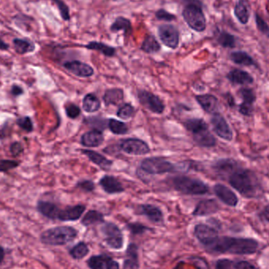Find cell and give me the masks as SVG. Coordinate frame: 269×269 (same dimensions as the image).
I'll use <instances>...</instances> for the list:
<instances>
[{
	"label": "cell",
	"mask_w": 269,
	"mask_h": 269,
	"mask_svg": "<svg viewBox=\"0 0 269 269\" xmlns=\"http://www.w3.org/2000/svg\"><path fill=\"white\" fill-rule=\"evenodd\" d=\"M259 247L258 241L253 238L219 236L205 250L212 254L252 255L257 253Z\"/></svg>",
	"instance_id": "obj_1"
},
{
	"label": "cell",
	"mask_w": 269,
	"mask_h": 269,
	"mask_svg": "<svg viewBox=\"0 0 269 269\" xmlns=\"http://www.w3.org/2000/svg\"><path fill=\"white\" fill-rule=\"evenodd\" d=\"M227 180L231 187L246 198H258L263 193L261 181L251 169L238 166Z\"/></svg>",
	"instance_id": "obj_2"
},
{
	"label": "cell",
	"mask_w": 269,
	"mask_h": 269,
	"mask_svg": "<svg viewBox=\"0 0 269 269\" xmlns=\"http://www.w3.org/2000/svg\"><path fill=\"white\" fill-rule=\"evenodd\" d=\"M79 232L71 226L48 228L40 234V242L52 247H62L72 243L78 236Z\"/></svg>",
	"instance_id": "obj_3"
},
{
	"label": "cell",
	"mask_w": 269,
	"mask_h": 269,
	"mask_svg": "<svg viewBox=\"0 0 269 269\" xmlns=\"http://www.w3.org/2000/svg\"><path fill=\"white\" fill-rule=\"evenodd\" d=\"M182 16L187 25L197 33H202L206 29V15L203 12V4L201 0L185 4L182 11Z\"/></svg>",
	"instance_id": "obj_4"
},
{
	"label": "cell",
	"mask_w": 269,
	"mask_h": 269,
	"mask_svg": "<svg viewBox=\"0 0 269 269\" xmlns=\"http://www.w3.org/2000/svg\"><path fill=\"white\" fill-rule=\"evenodd\" d=\"M173 185L177 191L188 196H204L210 191V187L203 181L186 176L174 177Z\"/></svg>",
	"instance_id": "obj_5"
},
{
	"label": "cell",
	"mask_w": 269,
	"mask_h": 269,
	"mask_svg": "<svg viewBox=\"0 0 269 269\" xmlns=\"http://www.w3.org/2000/svg\"><path fill=\"white\" fill-rule=\"evenodd\" d=\"M100 232L107 247L114 251H120L123 248L125 237L118 225L113 222H104L100 227Z\"/></svg>",
	"instance_id": "obj_6"
},
{
	"label": "cell",
	"mask_w": 269,
	"mask_h": 269,
	"mask_svg": "<svg viewBox=\"0 0 269 269\" xmlns=\"http://www.w3.org/2000/svg\"><path fill=\"white\" fill-rule=\"evenodd\" d=\"M140 169L150 175L164 174L175 170L174 164L161 158H148L143 160L140 164Z\"/></svg>",
	"instance_id": "obj_7"
},
{
	"label": "cell",
	"mask_w": 269,
	"mask_h": 269,
	"mask_svg": "<svg viewBox=\"0 0 269 269\" xmlns=\"http://www.w3.org/2000/svg\"><path fill=\"white\" fill-rule=\"evenodd\" d=\"M210 123L213 126L214 132L218 137L228 142L233 141L234 137L233 129L221 113L219 112L214 113L210 119Z\"/></svg>",
	"instance_id": "obj_8"
},
{
	"label": "cell",
	"mask_w": 269,
	"mask_h": 269,
	"mask_svg": "<svg viewBox=\"0 0 269 269\" xmlns=\"http://www.w3.org/2000/svg\"><path fill=\"white\" fill-rule=\"evenodd\" d=\"M194 235L204 248L209 247L219 237L217 229L206 224H197L194 228Z\"/></svg>",
	"instance_id": "obj_9"
},
{
	"label": "cell",
	"mask_w": 269,
	"mask_h": 269,
	"mask_svg": "<svg viewBox=\"0 0 269 269\" xmlns=\"http://www.w3.org/2000/svg\"><path fill=\"white\" fill-rule=\"evenodd\" d=\"M159 39L164 45L171 49H177L179 43V32L175 25L163 24L158 28Z\"/></svg>",
	"instance_id": "obj_10"
},
{
	"label": "cell",
	"mask_w": 269,
	"mask_h": 269,
	"mask_svg": "<svg viewBox=\"0 0 269 269\" xmlns=\"http://www.w3.org/2000/svg\"><path fill=\"white\" fill-rule=\"evenodd\" d=\"M243 102L238 105V112L245 117H250L253 115L254 107L253 104L257 100V95L253 89L242 88L238 91Z\"/></svg>",
	"instance_id": "obj_11"
},
{
	"label": "cell",
	"mask_w": 269,
	"mask_h": 269,
	"mask_svg": "<svg viewBox=\"0 0 269 269\" xmlns=\"http://www.w3.org/2000/svg\"><path fill=\"white\" fill-rule=\"evenodd\" d=\"M138 99L143 107L152 113L160 114L164 112L165 108L164 103L159 96L153 93L149 92L147 90H139Z\"/></svg>",
	"instance_id": "obj_12"
},
{
	"label": "cell",
	"mask_w": 269,
	"mask_h": 269,
	"mask_svg": "<svg viewBox=\"0 0 269 269\" xmlns=\"http://www.w3.org/2000/svg\"><path fill=\"white\" fill-rule=\"evenodd\" d=\"M120 149L128 154L133 155H145L150 152V147L143 140L129 138L121 140Z\"/></svg>",
	"instance_id": "obj_13"
},
{
	"label": "cell",
	"mask_w": 269,
	"mask_h": 269,
	"mask_svg": "<svg viewBox=\"0 0 269 269\" xmlns=\"http://www.w3.org/2000/svg\"><path fill=\"white\" fill-rule=\"evenodd\" d=\"M239 166L237 161L233 159H219L214 163L212 168L220 179H227L231 173Z\"/></svg>",
	"instance_id": "obj_14"
},
{
	"label": "cell",
	"mask_w": 269,
	"mask_h": 269,
	"mask_svg": "<svg viewBox=\"0 0 269 269\" xmlns=\"http://www.w3.org/2000/svg\"><path fill=\"white\" fill-rule=\"evenodd\" d=\"M214 191L215 196L227 206L230 207H236L238 206V196L233 190L221 183H217L214 187Z\"/></svg>",
	"instance_id": "obj_15"
},
{
	"label": "cell",
	"mask_w": 269,
	"mask_h": 269,
	"mask_svg": "<svg viewBox=\"0 0 269 269\" xmlns=\"http://www.w3.org/2000/svg\"><path fill=\"white\" fill-rule=\"evenodd\" d=\"M138 214L146 216L148 220L154 224H162L164 214L160 208L151 204H143L137 208Z\"/></svg>",
	"instance_id": "obj_16"
},
{
	"label": "cell",
	"mask_w": 269,
	"mask_h": 269,
	"mask_svg": "<svg viewBox=\"0 0 269 269\" xmlns=\"http://www.w3.org/2000/svg\"><path fill=\"white\" fill-rule=\"evenodd\" d=\"M63 66L66 70L79 77H90L94 74V70L91 66L78 60L66 62Z\"/></svg>",
	"instance_id": "obj_17"
},
{
	"label": "cell",
	"mask_w": 269,
	"mask_h": 269,
	"mask_svg": "<svg viewBox=\"0 0 269 269\" xmlns=\"http://www.w3.org/2000/svg\"><path fill=\"white\" fill-rule=\"evenodd\" d=\"M226 78L233 85H250L254 82L253 76L241 69L230 70L226 75Z\"/></svg>",
	"instance_id": "obj_18"
},
{
	"label": "cell",
	"mask_w": 269,
	"mask_h": 269,
	"mask_svg": "<svg viewBox=\"0 0 269 269\" xmlns=\"http://www.w3.org/2000/svg\"><path fill=\"white\" fill-rule=\"evenodd\" d=\"M220 206L214 199H204L200 201L195 208L192 215L195 216H207L217 213Z\"/></svg>",
	"instance_id": "obj_19"
},
{
	"label": "cell",
	"mask_w": 269,
	"mask_h": 269,
	"mask_svg": "<svg viewBox=\"0 0 269 269\" xmlns=\"http://www.w3.org/2000/svg\"><path fill=\"white\" fill-rule=\"evenodd\" d=\"M85 210L86 206L84 205H76L61 209L57 220L62 222L76 221L82 216Z\"/></svg>",
	"instance_id": "obj_20"
},
{
	"label": "cell",
	"mask_w": 269,
	"mask_h": 269,
	"mask_svg": "<svg viewBox=\"0 0 269 269\" xmlns=\"http://www.w3.org/2000/svg\"><path fill=\"white\" fill-rule=\"evenodd\" d=\"M139 247L136 243H129L126 251V257L122 269H140Z\"/></svg>",
	"instance_id": "obj_21"
},
{
	"label": "cell",
	"mask_w": 269,
	"mask_h": 269,
	"mask_svg": "<svg viewBox=\"0 0 269 269\" xmlns=\"http://www.w3.org/2000/svg\"><path fill=\"white\" fill-rule=\"evenodd\" d=\"M195 142L201 147L211 148L216 145L215 136L210 132L208 127H203L192 133Z\"/></svg>",
	"instance_id": "obj_22"
},
{
	"label": "cell",
	"mask_w": 269,
	"mask_h": 269,
	"mask_svg": "<svg viewBox=\"0 0 269 269\" xmlns=\"http://www.w3.org/2000/svg\"><path fill=\"white\" fill-rule=\"evenodd\" d=\"M36 210L44 217L54 220L58 219V213L61 209L52 201L39 200L37 202Z\"/></svg>",
	"instance_id": "obj_23"
},
{
	"label": "cell",
	"mask_w": 269,
	"mask_h": 269,
	"mask_svg": "<svg viewBox=\"0 0 269 269\" xmlns=\"http://www.w3.org/2000/svg\"><path fill=\"white\" fill-rule=\"evenodd\" d=\"M99 184L103 191L109 195L122 193L125 191L122 183L112 176H104L99 181Z\"/></svg>",
	"instance_id": "obj_24"
},
{
	"label": "cell",
	"mask_w": 269,
	"mask_h": 269,
	"mask_svg": "<svg viewBox=\"0 0 269 269\" xmlns=\"http://www.w3.org/2000/svg\"><path fill=\"white\" fill-rule=\"evenodd\" d=\"M196 101L206 113L212 114L216 113L219 107V101L215 95L210 94L197 95Z\"/></svg>",
	"instance_id": "obj_25"
},
{
	"label": "cell",
	"mask_w": 269,
	"mask_h": 269,
	"mask_svg": "<svg viewBox=\"0 0 269 269\" xmlns=\"http://www.w3.org/2000/svg\"><path fill=\"white\" fill-rule=\"evenodd\" d=\"M104 136L99 130H90L83 135L80 142L87 147H97L103 143Z\"/></svg>",
	"instance_id": "obj_26"
},
{
	"label": "cell",
	"mask_w": 269,
	"mask_h": 269,
	"mask_svg": "<svg viewBox=\"0 0 269 269\" xmlns=\"http://www.w3.org/2000/svg\"><path fill=\"white\" fill-rule=\"evenodd\" d=\"M229 58L233 63L236 64L238 66H247V67L254 66L256 68L257 67V62L253 59V57L243 51L232 52L229 54Z\"/></svg>",
	"instance_id": "obj_27"
},
{
	"label": "cell",
	"mask_w": 269,
	"mask_h": 269,
	"mask_svg": "<svg viewBox=\"0 0 269 269\" xmlns=\"http://www.w3.org/2000/svg\"><path fill=\"white\" fill-rule=\"evenodd\" d=\"M234 15L238 22L247 25L251 18V10L244 0H238L234 7Z\"/></svg>",
	"instance_id": "obj_28"
},
{
	"label": "cell",
	"mask_w": 269,
	"mask_h": 269,
	"mask_svg": "<svg viewBox=\"0 0 269 269\" xmlns=\"http://www.w3.org/2000/svg\"><path fill=\"white\" fill-rule=\"evenodd\" d=\"M81 152L86 155L90 159V161L99 165L101 169H104V170L109 169L113 164L112 161L107 159L105 156H103L99 153L95 152L94 150H81Z\"/></svg>",
	"instance_id": "obj_29"
},
{
	"label": "cell",
	"mask_w": 269,
	"mask_h": 269,
	"mask_svg": "<svg viewBox=\"0 0 269 269\" xmlns=\"http://www.w3.org/2000/svg\"><path fill=\"white\" fill-rule=\"evenodd\" d=\"M109 29L112 33L123 31L125 36H127L132 33V22L129 19L126 18L125 17H117L114 21L112 23Z\"/></svg>",
	"instance_id": "obj_30"
},
{
	"label": "cell",
	"mask_w": 269,
	"mask_h": 269,
	"mask_svg": "<svg viewBox=\"0 0 269 269\" xmlns=\"http://www.w3.org/2000/svg\"><path fill=\"white\" fill-rule=\"evenodd\" d=\"M216 40L222 48L233 49L237 45V38L235 36L224 30H218L216 33Z\"/></svg>",
	"instance_id": "obj_31"
},
{
	"label": "cell",
	"mask_w": 269,
	"mask_h": 269,
	"mask_svg": "<svg viewBox=\"0 0 269 269\" xmlns=\"http://www.w3.org/2000/svg\"><path fill=\"white\" fill-rule=\"evenodd\" d=\"M13 45H14L15 52L21 55L32 53L36 50L35 43L28 39L15 38L13 39Z\"/></svg>",
	"instance_id": "obj_32"
},
{
	"label": "cell",
	"mask_w": 269,
	"mask_h": 269,
	"mask_svg": "<svg viewBox=\"0 0 269 269\" xmlns=\"http://www.w3.org/2000/svg\"><path fill=\"white\" fill-rule=\"evenodd\" d=\"M123 99L124 90L120 89L107 90L103 95V101L106 106L118 105Z\"/></svg>",
	"instance_id": "obj_33"
},
{
	"label": "cell",
	"mask_w": 269,
	"mask_h": 269,
	"mask_svg": "<svg viewBox=\"0 0 269 269\" xmlns=\"http://www.w3.org/2000/svg\"><path fill=\"white\" fill-rule=\"evenodd\" d=\"M104 222V215L101 212L93 210H89L83 216L81 224L85 227H90L95 224H103Z\"/></svg>",
	"instance_id": "obj_34"
},
{
	"label": "cell",
	"mask_w": 269,
	"mask_h": 269,
	"mask_svg": "<svg viewBox=\"0 0 269 269\" xmlns=\"http://www.w3.org/2000/svg\"><path fill=\"white\" fill-rule=\"evenodd\" d=\"M90 253V249L89 245L85 242H79L76 245H74L72 248L69 251V254L73 260L80 261L86 257Z\"/></svg>",
	"instance_id": "obj_35"
},
{
	"label": "cell",
	"mask_w": 269,
	"mask_h": 269,
	"mask_svg": "<svg viewBox=\"0 0 269 269\" xmlns=\"http://www.w3.org/2000/svg\"><path fill=\"white\" fill-rule=\"evenodd\" d=\"M85 48L87 49L100 52L101 54H103L107 57H113L116 54L115 48H113L112 46L107 45L106 43H102V42H89L87 45L85 46Z\"/></svg>",
	"instance_id": "obj_36"
},
{
	"label": "cell",
	"mask_w": 269,
	"mask_h": 269,
	"mask_svg": "<svg viewBox=\"0 0 269 269\" xmlns=\"http://www.w3.org/2000/svg\"><path fill=\"white\" fill-rule=\"evenodd\" d=\"M101 103L96 95L88 94L83 99V109L87 113H94L100 109Z\"/></svg>",
	"instance_id": "obj_37"
},
{
	"label": "cell",
	"mask_w": 269,
	"mask_h": 269,
	"mask_svg": "<svg viewBox=\"0 0 269 269\" xmlns=\"http://www.w3.org/2000/svg\"><path fill=\"white\" fill-rule=\"evenodd\" d=\"M140 48L145 53L154 54L160 51L161 45L154 36L147 35L144 38Z\"/></svg>",
	"instance_id": "obj_38"
},
{
	"label": "cell",
	"mask_w": 269,
	"mask_h": 269,
	"mask_svg": "<svg viewBox=\"0 0 269 269\" xmlns=\"http://www.w3.org/2000/svg\"><path fill=\"white\" fill-rule=\"evenodd\" d=\"M109 255H93L87 261V265L89 269H106Z\"/></svg>",
	"instance_id": "obj_39"
},
{
	"label": "cell",
	"mask_w": 269,
	"mask_h": 269,
	"mask_svg": "<svg viewBox=\"0 0 269 269\" xmlns=\"http://www.w3.org/2000/svg\"><path fill=\"white\" fill-rule=\"evenodd\" d=\"M108 127L111 132L116 135H125L128 132V127L126 126V124L116 119H109L108 122Z\"/></svg>",
	"instance_id": "obj_40"
},
{
	"label": "cell",
	"mask_w": 269,
	"mask_h": 269,
	"mask_svg": "<svg viewBox=\"0 0 269 269\" xmlns=\"http://www.w3.org/2000/svg\"><path fill=\"white\" fill-rule=\"evenodd\" d=\"M184 126L187 131H189L192 134L200 128L207 127L208 125L204 120L200 119V118H191V119L185 121Z\"/></svg>",
	"instance_id": "obj_41"
},
{
	"label": "cell",
	"mask_w": 269,
	"mask_h": 269,
	"mask_svg": "<svg viewBox=\"0 0 269 269\" xmlns=\"http://www.w3.org/2000/svg\"><path fill=\"white\" fill-rule=\"evenodd\" d=\"M127 230L129 231L130 233L132 235H141V234L146 233L148 231L151 230V228H148L146 225L139 223V222H133V223H128L126 225Z\"/></svg>",
	"instance_id": "obj_42"
},
{
	"label": "cell",
	"mask_w": 269,
	"mask_h": 269,
	"mask_svg": "<svg viewBox=\"0 0 269 269\" xmlns=\"http://www.w3.org/2000/svg\"><path fill=\"white\" fill-rule=\"evenodd\" d=\"M134 113H135L134 107L129 103H126L118 109L117 115L122 119L127 120L134 115Z\"/></svg>",
	"instance_id": "obj_43"
},
{
	"label": "cell",
	"mask_w": 269,
	"mask_h": 269,
	"mask_svg": "<svg viewBox=\"0 0 269 269\" xmlns=\"http://www.w3.org/2000/svg\"><path fill=\"white\" fill-rule=\"evenodd\" d=\"M56 6L58 7V11L60 12V15L62 17V20L68 21L70 20V8L67 6L66 2L63 0H52Z\"/></svg>",
	"instance_id": "obj_44"
},
{
	"label": "cell",
	"mask_w": 269,
	"mask_h": 269,
	"mask_svg": "<svg viewBox=\"0 0 269 269\" xmlns=\"http://www.w3.org/2000/svg\"><path fill=\"white\" fill-rule=\"evenodd\" d=\"M17 125L21 127V129L24 130L25 132H32L33 131V123L31 117L25 116V117H19L17 120Z\"/></svg>",
	"instance_id": "obj_45"
},
{
	"label": "cell",
	"mask_w": 269,
	"mask_h": 269,
	"mask_svg": "<svg viewBox=\"0 0 269 269\" xmlns=\"http://www.w3.org/2000/svg\"><path fill=\"white\" fill-rule=\"evenodd\" d=\"M20 165V162L10 159H1L0 160V173H6L8 171L17 169Z\"/></svg>",
	"instance_id": "obj_46"
},
{
	"label": "cell",
	"mask_w": 269,
	"mask_h": 269,
	"mask_svg": "<svg viewBox=\"0 0 269 269\" xmlns=\"http://www.w3.org/2000/svg\"><path fill=\"white\" fill-rule=\"evenodd\" d=\"M255 22L257 25V29L259 32H261L262 34L269 37V26L267 22L261 18V15L256 13L255 14Z\"/></svg>",
	"instance_id": "obj_47"
},
{
	"label": "cell",
	"mask_w": 269,
	"mask_h": 269,
	"mask_svg": "<svg viewBox=\"0 0 269 269\" xmlns=\"http://www.w3.org/2000/svg\"><path fill=\"white\" fill-rule=\"evenodd\" d=\"M188 260L196 268V269H210V265L204 257L193 256V257H190Z\"/></svg>",
	"instance_id": "obj_48"
},
{
	"label": "cell",
	"mask_w": 269,
	"mask_h": 269,
	"mask_svg": "<svg viewBox=\"0 0 269 269\" xmlns=\"http://www.w3.org/2000/svg\"><path fill=\"white\" fill-rule=\"evenodd\" d=\"M155 17L156 18L159 20V21H173L175 20H177V16L173 15V14H171L169 11H167L166 10L164 9H159L155 13Z\"/></svg>",
	"instance_id": "obj_49"
},
{
	"label": "cell",
	"mask_w": 269,
	"mask_h": 269,
	"mask_svg": "<svg viewBox=\"0 0 269 269\" xmlns=\"http://www.w3.org/2000/svg\"><path fill=\"white\" fill-rule=\"evenodd\" d=\"M80 109L79 107L75 105L73 103H70L66 107V113L67 117H70L71 119H75L76 117L80 116Z\"/></svg>",
	"instance_id": "obj_50"
},
{
	"label": "cell",
	"mask_w": 269,
	"mask_h": 269,
	"mask_svg": "<svg viewBox=\"0 0 269 269\" xmlns=\"http://www.w3.org/2000/svg\"><path fill=\"white\" fill-rule=\"evenodd\" d=\"M234 262L230 259H219L215 263V269H234Z\"/></svg>",
	"instance_id": "obj_51"
},
{
	"label": "cell",
	"mask_w": 269,
	"mask_h": 269,
	"mask_svg": "<svg viewBox=\"0 0 269 269\" xmlns=\"http://www.w3.org/2000/svg\"><path fill=\"white\" fill-rule=\"evenodd\" d=\"M234 269H259L256 265L251 263L250 261L240 260L234 261Z\"/></svg>",
	"instance_id": "obj_52"
},
{
	"label": "cell",
	"mask_w": 269,
	"mask_h": 269,
	"mask_svg": "<svg viewBox=\"0 0 269 269\" xmlns=\"http://www.w3.org/2000/svg\"><path fill=\"white\" fill-rule=\"evenodd\" d=\"M10 152L14 157H18L24 152V146L20 142H14L10 146Z\"/></svg>",
	"instance_id": "obj_53"
},
{
	"label": "cell",
	"mask_w": 269,
	"mask_h": 269,
	"mask_svg": "<svg viewBox=\"0 0 269 269\" xmlns=\"http://www.w3.org/2000/svg\"><path fill=\"white\" fill-rule=\"evenodd\" d=\"M77 187L82 191L91 192L95 190V183L91 180H82L77 183Z\"/></svg>",
	"instance_id": "obj_54"
},
{
	"label": "cell",
	"mask_w": 269,
	"mask_h": 269,
	"mask_svg": "<svg viewBox=\"0 0 269 269\" xmlns=\"http://www.w3.org/2000/svg\"><path fill=\"white\" fill-rule=\"evenodd\" d=\"M257 216L261 221L269 223V204L259 212Z\"/></svg>",
	"instance_id": "obj_55"
},
{
	"label": "cell",
	"mask_w": 269,
	"mask_h": 269,
	"mask_svg": "<svg viewBox=\"0 0 269 269\" xmlns=\"http://www.w3.org/2000/svg\"><path fill=\"white\" fill-rule=\"evenodd\" d=\"M106 269H121V266H120L118 261H115L113 257L109 256L108 261H107Z\"/></svg>",
	"instance_id": "obj_56"
},
{
	"label": "cell",
	"mask_w": 269,
	"mask_h": 269,
	"mask_svg": "<svg viewBox=\"0 0 269 269\" xmlns=\"http://www.w3.org/2000/svg\"><path fill=\"white\" fill-rule=\"evenodd\" d=\"M11 94L13 96L18 97L24 94V89L19 85H14L11 88Z\"/></svg>",
	"instance_id": "obj_57"
},
{
	"label": "cell",
	"mask_w": 269,
	"mask_h": 269,
	"mask_svg": "<svg viewBox=\"0 0 269 269\" xmlns=\"http://www.w3.org/2000/svg\"><path fill=\"white\" fill-rule=\"evenodd\" d=\"M10 48L8 43H6L3 39L0 37V51H7Z\"/></svg>",
	"instance_id": "obj_58"
},
{
	"label": "cell",
	"mask_w": 269,
	"mask_h": 269,
	"mask_svg": "<svg viewBox=\"0 0 269 269\" xmlns=\"http://www.w3.org/2000/svg\"><path fill=\"white\" fill-rule=\"evenodd\" d=\"M5 258V250L2 246H0V264H2Z\"/></svg>",
	"instance_id": "obj_59"
},
{
	"label": "cell",
	"mask_w": 269,
	"mask_h": 269,
	"mask_svg": "<svg viewBox=\"0 0 269 269\" xmlns=\"http://www.w3.org/2000/svg\"><path fill=\"white\" fill-rule=\"evenodd\" d=\"M227 99H228V103L231 107H233L234 105H235V102H234V97L230 95V96L227 97Z\"/></svg>",
	"instance_id": "obj_60"
}]
</instances>
